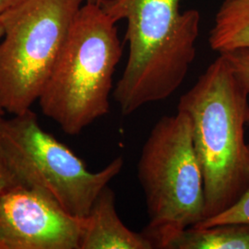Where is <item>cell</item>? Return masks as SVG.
Returning a JSON list of instances; mask_svg holds the SVG:
<instances>
[{"instance_id":"2e32d148","label":"cell","mask_w":249,"mask_h":249,"mask_svg":"<svg viewBox=\"0 0 249 249\" xmlns=\"http://www.w3.org/2000/svg\"><path fill=\"white\" fill-rule=\"evenodd\" d=\"M86 3H89V4H93V5H101V3L104 1V0H85Z\"/></svg>"},{"instance_id":"ba28073f","label":"cell","mask_w":249,"mask_h":249,"mask_svg":"<svg viewBox=\"0 0 249 249\" xmlns=\"http://www.w3.org/2000/svg\"><path fill=\"white\" fill-rule=\"evenodd\" d=\"M155 245L144 232L124 225L116 209L115 192L107 186L83 219L80 249H152Z\"/></svg>"},{"instance_id":"7c38bea8","label":"cell","mask_w":249,"mask_h":249,"mask_svg":"<svg viewBox=\"0 0 249 249\" xmlns=\"http://www.w3.org/2000/svg\"><path fill=\"white\" fill-rule=\"evenodd\" d=\"M223 54L236 79L249 94V48L233 50Z\"/></svg>"},{"instance_id":"9a60e30c","label":"cell","mask_w":249,"mask_h":249,"mask_svg":"<svg viewBox=\"0 0 249 249\" xmlns=\"http://www.w3.org/2000/svg\"><path fill=\"white\" fill-rule=\"evenodd\" d=\"M3 35H4V26H3V23H2V20H1V18H0V40L2 39V37H3ZM5 111H4V109H3V107L1 106V104H0V119L2 118V117H4V115H5Z\"/></svg>"},{"instance_id":"277c9868","label":"cell","mask_w":249,"mask_h":249,"mask_svg":"<svg viewBox=\"0 0 249 249\" xmlns=\"http://www.w3.org/2000/svg\"><path fill=\"white\" fill-rule=\"evenodd\" d=\"M138 178L149 219L143 232L155 249H164L179 232L204 220V178L186 113L178 110L153 125L138 161Z\"/></svg>"},{"instance_id":"8992f818","label":"cell","mask_w":249,"mask_h":249,"mask_svg":"<svg viewBox=\"0 0 249 249\" xmlns=\"http://www.w3.org/2000/svg\"><path fill=\"white\" fill-rule=\"evenodd\" d=\"M84 0H22L0 14V104L18 115L38 101Z\"/></svg>"},{"instance_id":"7a4b0ae2","label":"cell","mask_w":249,"mask_h":249,"mask_svg":"<svg viewBox=\"0 0 249 249\" xmlns=\"http://www.w3.org/2000/svg\"><path fill=\"white\" fill-rule=\"evenodd\" d=\"M249 95L220 54L179 99L204 178V220L226 211L249 187Z\"/></svg>"},{"instance_id":"5b68a950","label":"cell","mask_w":249,"mask_h":249,"mask_svg":"<svg viewBox=\"0 0 249 249\" xmlns=\"http://www.w3.org/2000/svg\"><path fill=\"white\" fill-rule=\"evenodd\" d=\"M0 144L18 185L41 190L72 216L84 219L105 187L124 166L116 157L99 172L52 134L46 132L32 109L0 119Z\"/></svg>"},{"instance_id":"e0dca14e","label":"cell","mask_w":249,"mask_h":249,"mask_svg":"<svg viewBox=\"0 0 249 249\" xmlns=\"http://www.w3.org/2000/svg\"></svg>"},{"instance_id":"5bb4252c","label":"cell","mask_w":249,"mask_h":249,"mask_svg":"<svg viewBox=\"0 0 249 249\" xmlns=\"http://www.w3.org/2000/svg\"><path fill=\"white\" fill-rule=\"evenodd\" d=\"M22 0H0V14L5 10L15 6Z\"/></svg>"},{"instance_id":"3957f363","label":"cell","mask_w":249,"mask_h":249,"mask_svg":"<svg viewBox=\"0 0 249 249\" xmlns=\"http://www.w3.org/2000/svg\"><path fill=\"white\" fill-rule=\"evenodd\" d=\"M116 23L101 6L82 5L38 99L42 113L70 136L109 111L113 78L123 54Z\"/></svg>"},{"instance_id":"30bf717a","label":"cell","mask_w":249,"mask_h":249,"mask_svg":"<svg viewBox=\"0 0 249 249\" xmlns=\"http://www.w3.org/2000/svg\"><path fill=\"white\" fill-rule=\"evenodd\" d=\"M164 249H249V223L190 227L174 236Z\"/></svg>"},{"instance_id":"4fadbf2b","label":"cell","mask_w":249,"mask_h":249,"mask_svg":"<svg viewBox=\"0 0 249 249\" xmlns=\"http://www.w3.org/2000/svg\"><path fill=\"white\" fill-rule=\"evenodd\" d=\"M17 185H18V181L9 168L0 144V193Z\"/></svg>"},{"instance_id":"52a82bcc","label":"cell","mask_w":249,"mask_h":249,"mask_svg":"<svg viewBox=\"0 0 249 249\" xmlns=\"http://www.w3.org/2000/svg\"><path fill=\"white\" fill-rule=\"evenodd\" d=\"M82 223L41 190L0 193V249H80Z\"/></svg>"},{"instance_id":"9c48e42d","label":"cell","mask_w":249,"mask_h":249,"mask_svg":"<svg viewBox=\"0 0 249 249\" xmlns=\"http://www.w3.org/2000/svg\"><path fill=\"white\" fill-rule=\"evenodd\" d=\"M219 53L249 48V0H224L217 11L209 36Z\"/></svg>"},{"instance_id":"6da1fadb","label":"cell","mask_w":249,"mask_h":249,"mask_svg":"<svg viewBox=\"0 0 249 249\" xmlns=\"http://www.w3.org/2000/svg\"><path fill=\"white\" fill-rule=\"evenodd\" d=\"M181 0H104L116 22L126 21L128 57L113 96L123 116L176 92L196 57L200 14Z\"/></svg>"},{"instance_id":"8fae6325","label":"cell","mask_w":249,"mask_h":249,"mask_svg":"<svg viewBox=\"0 0 249 249\" xmlns=\"http://www.w3.org/2000/svg\"><path fill=\"white\" fill-rule=\"evenodd\" d=\"M249 223V186L240 198L221 213L206 219L194 227H210L228 223Z\"/></svg>"}]
</instances>
